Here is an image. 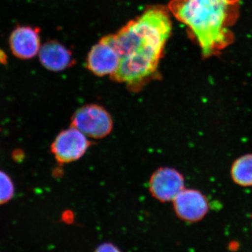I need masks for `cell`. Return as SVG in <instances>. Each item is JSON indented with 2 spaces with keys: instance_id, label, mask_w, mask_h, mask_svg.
I'll list each match as a JSON object with an SVG mask.
<instances>
[{
  "instance_id": "obj_1",
  "label": "cell",
  "mask_w": 252,
  "mask_h": 252,
  "mask_svg": "<svg viewBox=\"0 0 252 252\" xmlns=\"http://www.w3.org/2000/svg\"><path fill=\"white\" fill-rule=\"evenodd\" d=\"M171 32L168 11L158 6L149 8L117 34L102 38L120 57L117 70L110 76L112 80L136 91L153 79Z\"/></svg>"
},
{
  "instance_id": "obj_2",
  "label": "cell",
  "mask_w": 252,
  "mask_h": 252,
  "mask_svg": "<svg viewBox=\"0 0 252 252\" xmlns=\"http://www.w3.org/2000/svg\"><path fill=\"white\" fill-rule=\"evenodd\" d=\"M241 0H171L169 11L186 25L204 59L218 56L233 44L230 30L240 16Z\"/></svg>"
},
{
  "instance_id": "obj_3",
  "label": "cell",
  "mask_w": 252,
  "mask_h": 252,
  "mask_svg": "<svg viewBox=\"0 0 252 252\" xmlns=\"http://www.w3.org/2000/svg\"><path fill=\"white\" fill-rule=\"evenodd\" d=\"M72 126L94 139L107 137L113 128L112 118L102 106L87 104L78 109L72 118Z\"/></svg>"
},
{
  "instance_id": "obj_4",
  "label": "cell",
  "mask_w": 252,
  "mask_h": 252,
  "mask_svg": "<svg viewBox=\"0 0 252 252\" xmlns=\"http://www.w3.org/2000/svg\"><path fill=\"white\" fill-rule=\"evenodd\" d=\"M90 146L87 136L72 126L60 132L51 145V152L59 163H69L80 159Z\"/></svg>"
},
{
  "instance_id": "obj_5",
  "label": "cell",
  "mask_w": 252,
  "mask_h": 252,
  "mask_svg": "<svg viewBox=\"0 0 252 252\" xmlns=\"http://www.w3.org/2000/svg\"><path fill=\"white\" fill-rule=\"evenodd\" d=\"M185 189L183 175L171 167H160L154 172L149 181V190L160 202L173 201Z\"/></svg>"
},
{
  "instance_id": "obj_6",
  "label": "cell",
  "mask_w": 252,
  "mask_h": 252,
  "mask_svg": "<svg viewBox=\"0 0 252 252\" xmlns=\"http://www.w3.org/2000/svg\"><path fill=\"white\" fill-rule=\"evenodd\" d=\"M9 44L11 53L17 59H33L41 49L40 29L31 26H18L10 34Z\"/></svg>"
},
{
  "instance_id": "obj_7",
  "label": "cell",
  "mask_w": 252,
  "mask_h": 252,
  "mask_svg": "<svg viewBox=\"0 0 252 252\" xmlns=\"http://www.w3.org/2000/svg\"><path fill=\"white\" fill-rule=\"evenodd\" d=\"M174 209L181 220L196 222L203 220L209 210L208 200L198 190L184 189L173 200Z\"/></svg>"
},
{
  "instance_id": "obj_8",
  "label": "cell",
  "mask_w": 252,
  "mask_h": 252,
  "mask_svg": "<svg viewBox=\"0 0 252 252\" xmlns=\"http://www.w3.org/2000/svg\"><path fill=\"white\" fill-rule=\"evenodd\" d=\"M119 63L120 57L117 51L102 39L91 49L86 66L95 75L103 77L112 75L117 70Z\"/></svg>"
},
{
  "instance_id": "obj_9",
  "label": "cell",
  "mask_w": 252,
  "mask_h": 252,
  "mask_svg": "<svg viewBox=\"0 0 252 252\" xmlns=\"http://www.w3.org/2000/svg\"><path fill=\"white\" fill-rule=\"evenodd\" d=\"M39 59L41 64L52 72L64 70L74 63L71 51L56 41H47L41 46Z\"/></svg>"
},
{
  "instance_id": "obj_10",
  "label": "cell",
  "mask_w": 252,
  "mask_h": 252,
  "mask_svg": "<svg viewBox=\"0 0 252 252\" xmlns=\"http://www.w3.org/2000/svg\"><path fill=\"white\" fill-rule=\"evenodd\" d=\"M231 177L235 183L243 187L252 186V154L237 159L231 167Z\"/></svg>"
},
{
  "instance_id": "obj_11",
  "label": "cell",
  "mask_w": 252,
  "mask_h": 252,
  "mask_svg": "<svg viewBox=\"0 0 252 252\" xmlns=\"http://www.w3.org/2000/svg\"><path fill=\"white\" fill-rule=\"evenodd\" d=\"M14 193L12 180L5 172L0 171V205L9 202Z\"/></svg>"
},
{
  "instance_id": "obj_12",
  "label": "cell",
  "mask_w": 252,
  "mask_h": 252,
  "mask_svg": "<svg viewBox=\"0 0 252 252\" xmlns=\"http://www.w3.org/2000/svg\"><path fill=\"white\" fill-rule=\"evenodd\" d=\"M94 252H122L112 244L104 243L96 249Z\"/></svg>"
},
{
  "instance_id": "obj_13",
  "label": "cell",
  "mask_w": 252,
  "mask_h": 252,
  "mask_svg": "<svg viewBox=\"0 0 252 252\" xmlns=\"http://www.w3.org/2000/svg\"><path fill=\"white\" fill-rule=\"evenodd\" d=\"M7 61V57L2 50L0 49V64H5Z\"/></svg>"
}]
</instances>
